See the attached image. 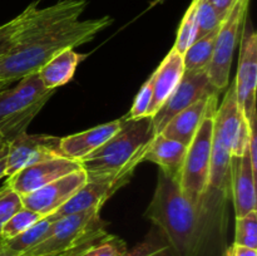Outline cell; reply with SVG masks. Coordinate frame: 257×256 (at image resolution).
Wrapping results in <instances>:
<instances>
[{
    "mask_svg": "<svg viewBox=\"0 0 257 256\" xmlns=\"http://www.w3.org/2000/svg\"><path fill=\"white\" fill-rule=\"evenodd\" d=\"M84 58V54L77 53L73 48L55 54L38 70L43 85L47 89L57 90V88L69 83L74 77L77 67Z\"/></svg>",
    "mask_w": 257,
    "mask_h": 256,
    "instance_id": "cell-19",
    "label": "cell"
},
{
    "mask_svg": "<svg viewBox=\"0 0 257 256\" xmlns=\"http://www.w3.org/2000/svg\"><path fill=\"white\" fill-rule=\"evenodd\" d=\"M79 168L82 165L78 161L67 157L50 158L23 168L8 177L5 183L20 196H24Z\"/></svg>",
    "mask_w": 257,
    "mask_h": 256,
    "instance_id": "cell-13",
    "label": "cell"
},
{
    "mask_svg": "<svg viewBox=\"0 0 257 256\" xmlns=\"http://www.w3.org/2000/svg\"><path fill=\"white\" fill-rule=\"evenodd\" d=\"M124 256H177V253L165 235L157 227H153L145 240L127 250Z\"/></svg>",
    "mask_w": 257,
    "mask_h": 256,
    "instance_id": "cell-23",
    "label": "cell"
},
{
    "mask_svg": "<svg viewBox=\"0 0 257 256\" xmlns=\"http://www.w3.org/2000/svg\"><path fill=\"white\" fill-rule=\"evenodd\" d=\"M120 124H122V119H115L90 128L84 132L60 137L59 147L63 157L82 162L90 153H93L103 143L107 142L119 130Z\"/></svg>",
    "mask_w": 257,
    "mask_h": 256,
    "instance_id": "cell-15",
    "label": "cell"
},
{
    "mask_svg": "<svg viewBox=\"0 0 257 256\" xmlns=\"http://www.w3.org/2000/svg\"><path fill=\"white\" fill-rule=\"evenodd\" d=\"M7 143H8V142H7V141H5V140H4V138H3V137H2V136H0V148H2V147H4V146H5V145H7Z\"/></svg>",
    "mask_w": 257,
    "mask_h": 256,
    "instance_id": "cell-38",
    "label": "cell"
},
{
    "mask_svg": "<svg viewBox=\"0 0 257 256\" xmlns=\"http://www.w3.org/2000/svg\"><path fill=\"white\" fill-rule=\"evenodd\" d=\"M54 92L43 85L38 73L23 77L15 87L0 90V136L10 142L27 132Z\"/></svg>",
    "mask_w": 257,
    "mask_h": 256,
    "instance_id": "cell-4",
    "label": "cell"
},
{
    "mask_svg": "<svg viewBox=\"0 0 257 256\" xmlns=\"http://www.w3.org/2000/svg\"><path fill=\"white\" fill-rule=\"evenodd\" d=\"M256 118L257 114L250 115L248 118H246L248 124V146L247 151L248 155H250L251 165L255 172H257V131H256Z\"/></svg>",
    "mask_w": 257,
    "mask_h": 256,
    "instance_id": "cell-31",
    "label": "cell"
},
{
    "mask_svg": "<svg viewBox=\"0 0 257 256\" xmlns=\"http://www.w3.org/2000/svg\"><path fill=\"white\" fill-rule=\"evenodd\" d=\"M233 243L248 248H257V211L236 217Z\"/></svg>",
    "mask_w": 257,
    "mask_h": 256,
    "instance_id": "cell-27",
    "label": "cell"
},
{
    "mask_svg": "<svg viewBox=\"0 0 257 256\" xmlns=\"http://www.w3.org/2000/svg\"><path fill=\"white\" fill-rule=\"evenodd\" d=\"M0 256H24V255H20V253H17L13 250H10V248L8 247L7 243H5L4 238L0 236Z\"/></svg>",
    "mask_w": 257,
    "mask_h": 256,
    "instance_id": "cell-35",
    "label": "cell"
},
{
    "mask_svg": "<svg viewBox=\"0 0 257 256\" xmlns=\"http://www.w3.org/2000/svg\"><path fill=\"white\" fill-rule=\"evenodd\" d=\"M248 5L250 0H237L218 28L212 60L207 68L210 84L218 94L228 87L233 53L238 35L245 27Z\"/></svg>",
    "mask_w": 257,
    "mask_h": 256,
    "instance_id": "cell-7",
    "label": "cell"
},
{
    "mask_svg": "<svg viewBox=\"0 0 257 256\" xmlns=\"http://www.w3.org/2000/svg\"><path fill=\"white\" fill-rule=\"evenodd\" d=\"M136 167L125 168L112 175L87 176V182L52 215L47 216L52 221L62 218L72 213L88 210H100L102 206L119 190L130 182Z\"/></svg>",
    "mask_w": 257,
    "mask_h": 256,
    "instance_id": "cell-8",
    "label": "cell"
},
{
    "mask_svg": "<svg viewBox=\"0 0 257 256\" xmlns=\"http://www.w3.org/2000/svg\"><path fill=\"white\" fill-rule=\"evenodd\" d=\"M85 182L87 173L83 168H79L22 196L23 207L34 211L42 217H47L59 210Z\"/></svg>",
    "mask_w": 257,
    "mask_h": 256,
    "instance_id": "cell-12",
    "label": "cell"
},
{
    "mask_svg": "<svg viewBox=\"0 0 257 256\" xmlns=\"http://www.w3.org/2000/svg\"><path fill=\"white\" fill-rule=\"evenodd\" d=\"M230 191L232 193L236 217L256 210V172L246 150L242 155L231 157Z\"/></svg>",
    "mask_w": 257,
    "mask_h": 256,
    "instance_id": "cell-14",
    "label": "cell"
},
{
    "mask_svg": "<svg viewBox=\"0 0 257 256\" xmlns=\"http://www.w3.org/2000/svg\"><path fill=\"white\" fill-rule=\"evenodd\" d=\"M218 28L213 32L208 33L205 37L195 40L187 50L182 54L185 72H198L207 70L211 60H212L213 49H215L216 37Z\"/></svg>",
    "mask_w": 257,
    "mask_h": 256,
    "instance_id": "cell-20",
    "label": "cell"
},
{
    "mask_svg": "<svg viewBox=\"0 0 257 256\" xmlns=\"http://www.w3.org/2000/svg\"><path fill=\"white\" fill-rule=\"evenodd\" d=\"M225 18L226 17L221 15L207 0H200L197 5V12H196V22H197L196 40L220 28Z\"/></svg>",
    "mask_w": 257,
    "mask_h": 256,
    "instance_id": "cell-28",
    "label": "cell"
},
{
    "mask_svg": "<svg viewBox=\"0 0 257 256\" xmlns=\"http://www.w3.org/2000/svg\"><path fill=\"white\" fill-rule=\"evenodd\" d=\"M59 145L60 137L55 136L19 135L8 145L5 178L40 161L63 157Z\"/></svg>",
    "mask_w": 257,
    "mask_h": 256,
    "instance_id": "cell-10",
    "label": "cell"
},
{
    "mask_svg": "<svg viewBox=\"0 0 257 256\" xmlns=\"http://www.w3.org/2000/svg\"><path fill=\"white\" fill-rule=\"evenodd\" d=\"M100 210H88L58 218L47 237L24 256H72L94 238L108 232Z\"/></svg>",
    "mask_w": 257,
    "mask_h": 256,
    "instance_id": "cell-5",
    "label": "cell"
},
{
    "mask_svg": "<svg viewBox=\"0 0 257 256\" xmlns=\"http://www.w3.org/2000/svg\"><path fill=\"white\" fill-rule=\"evenodd\" d=\"M218 94L203 97L187 107L186 109L181 110L175 115L170 122L166 124L160 135L181 142L182 145L188 146L195 137L196 132L200 128L203 118L212 107L217 105Z\"/></svg>",
    "mask_w": 257,
    "mask_h": 256,
    "instance_id": "cell-16",
    "label": "cell"
},
{
    "mask_svg": "<svg viewBox=\"0 0 257 256\" xmlns=\"http://www.w3.org/2000/svg\"><path fill=\"white\" fill-rule=\"evenodd\" d=\"M200 0H192L190 7L186 10L185 15L182 18L180 28L177 32V38H176L173 49L180 53L181 55L190 48L196 40L197 35V22H196V12H197V5Z\"/></svg>",
    "mask_w": 257,
    "mask_h": 256,
    "instance_id": "cell-24",
    "label": "cell"
},
{
    "mask_svg": "<svg viewBox=\"0 0 257 256\" xmlns=\"http://www.w3.org/2000/svg\"><path fill=\"white\" fill-rule=\"evenodd\" d=\"M163 2H165V0H153V2L150 4V8H148V9H152V8H155V7H157V5L162 4Z\"/></svg>",
    "mask_w": 257,
    "mask_h": 256,
    "instance_id": "cell-37",
    "label": "cell"
},
{
    "mask_svg": "<svg viewBox=\"0 0 257 256\" xmlns=\"http://www.w3.org/2000/svg\"><path fill=\"white\" fill-rule=\"evenodd\" d=\"M222 256H257V250L232 243L223 251Z\"/></svg>",
    "mask_w": 257,
    "mask_h": 256,
    "instance_id": "cell-32",
    "label": "cell"
},
{
    "mask_svg": "<svg viewBox=\"0 0 257 256\" xmlns=\"http://www.w3.org/2000/svg\"><path fill=\"white\" fill-rule=\"evenodd\" d=\"M40 218H42V216L38 215L34 211L29 210V208H20L4 223V226L0 230V236L4 240H10V238L15 237V236L24 232L25 230H28L30 226L38 222Z\"/></svg>",
    "mask_w": 257,
    "mask_h": 256,
    "instance_id": "cell-26",
    "label": "cell"
},
{
    "mask_svg": "<svg viewBox=\"0 0 257 256\" xmlns=\"http://www.w3.org/2000/svg\"><path fill=\"white\" fill-rule=\"evenodd\" d=\"M213 94L218 93L210 84L207 70L183 73L175 90L171 93L162 107L151 117L155 135H160L166 124L181 110L186 109L201 98Z\"/></svg>",
    "mask_w": 257,
    "mask_h": 256,
    "instance_id": "cell-9",
    "label": "cell"
},
{
    "mask_svg": "<svg viewBox=\"0 0 257 256\" xmlns=\"http://www.w3.org/2000/svg\"><path fill=\"white\" fill-rule=\"evenodd\" d=\"M216 109H217V105L208 110L200 128L196 132L195 137L187 146L185 161H183L177 178L181 192L185 195V197L195 206L203 208H206L203 198L207 190L208 176H210L213 117H215Z\"/></svg>",
    "mask_w": 257,
    "mask_h": 256,
    "instance_id": "cell-6",
    "label": "cell"
},
{
    "mask_svg": "<svg viewBox=\"0 0 257 256\" xmlns=\"http://www.w3.org/2000/svg\"><path fill=\"white\" fill-rule=\"evenodd\" d=\"M120 128L98 150L80 162L87 176L112 175L143 162L148 143L155 137L151 117L120 118Z\"/></svg>",
    "mask_w": 257,
    "mask_h": 256,
    "instance_id": "cell-3",
    "label": "cell"
},
{
    "mask_svg": "<svg viewBox=\"0 0 257 256\" xmlns=\"http://www.w3.org/2000/svg\"><path fill=\"white\" fill-rule=\"evenodd\" d=\"M151 102H152V78H148L147 82L141 87L140 92L137 93L133 102L130 113L125 118L130 119H140V118L148 117Z\"/></svg>",
    "mask_w": 257,
    "mask_h": 256,
    "instance_id": "cell-30",
    "label": "cell"
},
{
    "mask_svg": "<svg viewBox=\"0 0 257 256\" xmlns=\"http://www.w3.org/2000/svg\"><path fill=\"white\" fill-rule=\"evenodd\" d=\"M145 217L165 235L177 256H201L213 233L225 226L206 208L191 203L177 180L162 170Z\"/></svg>",
    "mask_w": 257,
    "mask_h": 256,
    "instance_id": "cell-2",
    "label": "cell"
},
{
    "mask_svg": "<svg viewBox=\"0 0 257 256\" xmlns=\"http://www.w3.org/2000/svg\"><path fill=\"white\" fill-rule=\"evenodd\" d=\"M53 222H54V221L50 220L49 217H42L38 222H35L34 225L30 226L28 230H25L24 232H22L20 235L10 238V240H5V243H7L8 247H9L10 250L23 255V253L29 251L30 248L37 246L38 243H40L45 237H47Z\"/></svg>",
    "mask_w": 257,
    "mask_h": 256,
    "instance_id": "cell-21",
    "label": "cell"
},
{
    "mask_svg": "<svg viewBox=\"0 0 257 256\" xmlns=\"http://www.w3.org/2000/svg\"><path fill=\"white\" fill-rule=\"evenodd\" d=\"M8 145L4 146V147L0 148V180L2 178H5V168H7V155H8Z\"/></svg>",
    "mask_w": 257,
    "mask_h": 256,
    "instance_id": "cell-34",
    "label": "cell"
},
{
    "mask_svg": "<svg viewBox=\"0 0 257 256\" xmlns=\"http://www.w3.org/2000/svg\"><path fill=\"white\" fill-rule=\"evenodd\" d=\"M10 84H12V82H9V80H7V79H2V78H0V90L10 87Z\"/></svg>",
    "mask_w": 257,
    "mask_h": 256,
    "instance_id": "cell-36",
    "label": "cell"
},
{
    "mask_svg": "<svg viewBox=\"0 0 257 256\" xmlns=\"http://www.w3.org/2000/svg\"><path fill=\"white\" fill-rule=\"evenodd\" d=\"M221 15L223 17H227V14L230 13V10L232 9V7L235 5V3L237 0H207Z\"/></svg>",
    "mask_w": 257,
    "mask_h": 256,
    "instance_id": "cell-33",
    "label": "cell"
},
{
    "mask_svg": "<svg viewBox=\"0 0 257 256\" xmlns=\"http://www.w3.org/2000/svg\"><path fill=\"white\" fill-rule=\"evenodd\" d=\"M20 208H23L22 196L5 183L0 188V230L4 223Z\"/></svg>",
    "mask_w": 257,
    "mask_h": 256,
    "instance_id": "cell-29",
    "label": "cell"
},
{
    "mask_svg": "<svg viewBox=\"0 0 257 256\" xmlns=\"http://www.w3.org/2000/svg\"><path fill=\"white\" fill-rule=\"evenodd\" d=\"M186 152L187 146L162 135H156L148 143L143 161L156 163L160 170L165 171L177 180Z\"/></svg>",
    "mask_w": 257,
    "mask_h": 256,
    "instance_id": "cell-18",
    "label": "cell"
},
{
    "mask_svg": "<svg viewBox=\"0 0 257 256\" xmlns=\"http://www.w3.org/2000/svg\"><path fill=\"white\" fill-rule=\"evenodd\" d=\"M237 104L243 117L256 113L257 85V35L250 27H243L241 34L237 74L233 80Z\"/></svg>",
    "mask_w": 257,
    "mask_h": 256,
    "instance_id": "cell-11",
    "label": "cell"
},
{
    "mask_svg": "<svg viewBox=\"0 0 257 256\" xmlns=\"http://www.w3.org/2000/svg\"><path fill=\"white\" fill-rule=\"evenodd\" d=\"M185 73L182 55L175 49H171L165 57L160 67L155 70L152 78V102H151L148 117H152L163 103L167 100L171 93L175 90Z\"/></svg>",
    "mask_w": 257,
    "mask_h": 256,
    "instance_id": "cell-17",
    "label": "cell"
},
{
    "mask_svg": "<svg viewBox=\"0 0 257 256\" xmlns=\"http://www.w3.org/2000/svg\"><path fill=\"white\" fill-rule=\"evenodd\" d=\"M28 13H29V8H27L14 19L0 25V59L9 54L17 45L28 19Z\"/></svg>",
    "mask_w": 257,
    "mask_h": 256,
    "instance_id": "cell-25",
    "label": "cell"
},
{
    "mask_svg": "<svg viewBox=\"0 0 257 256\" xmlns=\"http://www.w3.org/2000/svg\"><path fill=\"white\" fill-rule=\"evenodd\" d=\"M87 5V0H60L47 8L30 4L17 45L0 59V78L13 83L38 73L55 54L90 42L113 24L109 15L80 19Z\"/></svg>",
    "mask_w": 257,
    "mask_h": 256,
    "instance_id": "cell-1",
    "label": "cell"
},
{
    "mask_svg": "<svg viewBox=\"0 0 257 256\" xmlns=\"http://www.w3.org/2000/svg\"><path fill=\"white\" fill-rule=\"evenodd\" d=\"M127 250V243L123 238L105 232L83 246L72 256H124Z\"/></svg>",
    "mask_w": 257,
    "mask_h": 256,
    "instance_id": "cell-22",
    "label": "cell"
}]
</instances>
